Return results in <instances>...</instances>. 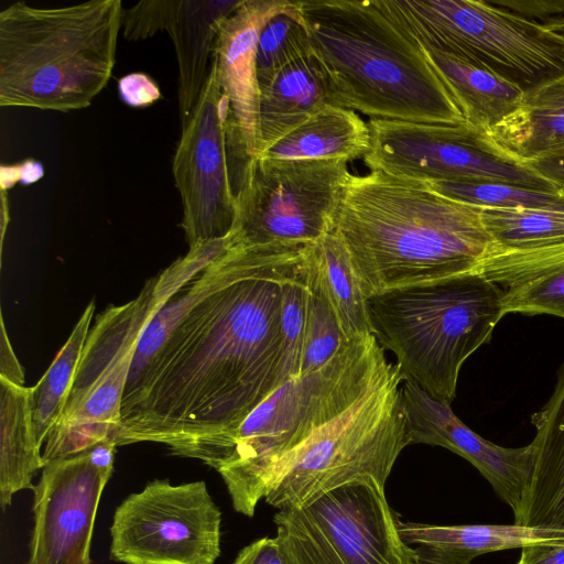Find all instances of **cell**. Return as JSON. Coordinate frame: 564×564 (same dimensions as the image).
I'll use <instances>...</instances> for the list:
<instances>
[{
    "mask_svg": "<svg viewBox=\"0 0 564 564\" xmlns=\"http://www.w3.org/2000/svg\"><path fill=\"white\" fill-rule=\"evenodd\" d=\"M120 0L61 8L18 1L0 12V106L69 111L88 107L111 77Z\"/></svg>",
    "mask_w": 564,
    "mask_h": 564,
    "instance_id": "cell-5",
    "label": "cell"
},
{
    "mask_svg": "<svg viewBox=\"0 0 564 564\" xmlns=\"http://www.w3.org/2000/svg\"><path fill=\"white\" fill-rule=\"evenodd\" d=\"M173 175L189 249L229 236L236 221L237 199L228 161L226 102L214 61L198 102L182 126Z\"/></svg>",
    "mask_w": 564,
    "mask_h": 564,
    "instance_id": "cell-13",
    "label": "cell"
},
{
    "mask_svg": "<svg viewBox=\"0 0 564 564\" xmlns=\"http://www.w3.org/2000/svg\"><path fill=\"white\" fill-rule=\"evenodd\" d=\"M490 2L544 29L564 19V0H494Z\"/></svg>",
    "mask_w": 564,
    "mask_h": 564,
    "instance_id": "cell-35",
    "label": "cell"
},
{
    "mask_svg": "<svg viewBox=\"0 0 564 564\" xmlns=\"http://www.w3.org/2000/svg\"><path fill=\"white\" fill-rule=\"evenodd\" d=\"M119 88L122 99L134 107L149 105L160 98L158 87L142 74H132L121 78Z\"/></svg>",
    "mask_w": 564,
    "mask_h": 564,
    "instance_id": "cell-36",
    "label": "cell"
},
{
    "mask_svg": "<svg viewBox=\"0 0 564 564\" xmlns=\"http://www.w3.org/2000/svg\"><path fill=\"white\" fill-rule=\"evenodd\" d=\"M95 313L91 301L83 312L67 341L40 381L31 388V413L34 434L39 445L59 419L72 387L80 355L89 334Z\"/></svg>",
    "mask_w": 564,
    "mask_h": 564,
    "instance_id": "cell-28",
    "label": "cell"
},
{
    "mask_svg": "<svg viewBox=\"0 0 564 564\" xmlns=\"http://www.w3.org/2000/svg\"><path fill=\"white\" fill-rule=\"evenodd\" d=\"M116 443L112 440H104L87 448L90 462L99 469L113 471Z\"/></svg>",
    "mask_w": 564,
    "mask_h": 564,
    "instance_id": "cell-41",
    "label": "cell"
},
{
    "mask_svg": "<svg viewBox=\"0 0 564 564\" xmlns=\"http://www.w3.org/2000/svg\"><path fill=\"white\" fill-rule=\"evenodd\" d=\"M370 149L368 123L352 109L327 106L276 141L258 158L278 160H345Z\"/></svg>",
    "mask_w": 564,
    "mask_h": 564,
    "instance_id": "cell-25",
    "label": "cell"
},
{
    "mask_svg": "<svg viewBox=\"0 0 564 564\" xmlns=\"http://www.w3.org/2000/svg\"><path fill=\"white\" fill-rule=\"evenodd\" d=\"M274 522L284 564H344L300 509L280 510Z\"/></svg>",
    "mask_w": 564,
    "mask_h": 564,
    "instance_id": "cell-33",
    "label": "cell"
},
{
    "mask_svg": "<svg viewBox=\"0 0 564 564\" xmlns=\"http://www.w3.org/2000/svg\"><path fill=\"white\" fill-rule=\"evenodd\" d=\"M402 541L415 564H471L479 555L564 540V530L520 524L433 525L398 520Z\"/></svg>",
    "mask_w": 564,
    "mask_h": 564,
    "instance_id": "cell-20",
    "label": "cell"
},
{
    "mask_svg": "<svg viewBox=\"0 0 564 564\" xmlns=\"http://www.w3.org/2000/svg\"><path fill=\"white\" fill-rule=\"evenodd\" d=\"M243 0H180L167 29L178 64V111L182 126L206 85L223 22Z\"/></svg>",
    "mask_w": 564,
    "mask_h": 564,
    "instance_id": "cell-23",
    "label": "cell"
},
{
    "mask_svg": "<svg viewBox=\"0 0 564 564\" xmlns=\"http://www.w3.org/2000/svg\"><path fill=\"white\" fill-rule=\"evenodd\" d=\"M111 474L97 468L87 451L46 462L33 488L26 564H91L96 514Z\"/></svg>",
    "mask_w": 564,
    "mask_h": 564,
    "instance_id": "cell-14",
    "label": "cell"
},
{
    "mask_svg": "<svg viewBox=\"0 0 564 564\" xmlns=\"http://www.w3.org/2000/svg\"><path fill=\"white\" fill-rule=\"evenodd\" d=\"M420 45L466 122L481 132L502 121L521 101L524 91L518 86L426 44Z\"/></svg>",
    "mask_w": 564,
    "mask_h": 564,
    "instance_id": "cell-24",
    "label": "cell"
},
{
    "mask_svg": "<svg viewBox=\"0 0 564 564\" xmlns=\"http://www.w3.org/2000/svg\"><path fill=\"white\" fill-rule=\"evenodd\" d=\"M423 184L447 198L476 207L564 210V194L558 191L501 182L433 181Z\"/></svg>",
    "mask_w": 564,
    "mask_h": 564,
    "instance_id": "cell-31",
    "label": "cell"
},
{
    "mask_svg": "<svg viewBox=\"0 0 564 564\" xmlns=\"http://www.w3.org/2000/svg\"><path fill=\"white\" fill-rule=\"evenodd\" d=\"M232 564H284L276 536L261 538L245 546Z\"/></svg>",
    "mask_w": 564,
    "mask_h": 564,
    "instance_id": "cell-37",
    "label": "cell"
},
{
    "mask_svg": "<svg viewBox=\"0 0 564 564\" xmlns=\"http://www.w3.org/2000/svg\"><path fill=\"white\" fill-rule=\"evenodd\" d=\"M482 133L522 164L564 154V75L525 91L512 113Z\"/></svg>",
    "mask_w": 564,
    "mask_h": 564,
    "instance_id": "cell-22",
    "label": "cell"
},
{
    "mask_svg": "<svg viewBox=\"0 0 564 564\" xmlns=\"http://www.w3.org/2000/svg\"><path fill=\"white\" fill-rule=\"evenodd\" d=\"M300 510L344 564H415L384 487L373 479L334 488Z\"/></svg>",
    "mask_w": 564,
    "mask_h": 564,
    "instance_id": "cell-16",
    "label": "cell"
},
{
    "mask_svg": "<svg viewBox=\"0 0 564 564\" xmlns=\"http://www.w3.org/2000/svg\"><path fill=\"white\" fill-rule=\"evenodd\" d=\"M308 247H230L166 301L138 343L148 365L126 386L117 446L162 443L174 455L237 429L293 379L282 296Z\"/></svg>",
    "mask_w": 564,
    "mask_h": 564,
    "instance_id": "cell-1",
    "label": "cell"
},
{
    "mask_svg": "<svg viewBox=\"0 0 564 564\" xmlns=\"http://www.w3.org/2000/svg\"><path fill=\"white\" fill-rule=\"evenodd\" d=\"M531 421L533 471L514 523L564 530V364L551 398Z\"/></svg>",
    "mask_w": 564,
    "mask_h": 564,
    "instance_id": "cell-19",
    "label": "cell"
},
{
    "mask_svg": "<svg viewBox=\"0 0 564 564\" xmlns=\"http://www.w3.org/2000/svg\"><path fill=\"white\" fill-rule=\"evenodd\" d=\"M402 384L390 364L352 405L276 464L265 501L280 510L301 509L351 481L373 479L384 487L398 456L411 444Z\"/></svg>",
    "mask_w": 564,
    "mask_h": 564,
    "instance_id": "cell-8",
    "label": "cell"
},
{
    "mask_svg": "<svg viewBox=\"0 0 564 564\" xmlns=\"http://www.w3.org/2000/svg\"><path fill=\"white\" fill-rule=\"evenodd\" d=\"M314 258L322 288L344 337L351 340L372 335L367 299L354 273L348 253L334 231L314 245Z\"/></svg>",
    "mask_w": 564,
    "mask_h": 564,
    "instance_id": "cell-27",
    "label": "cell"
},
{
    "mask_svg": "<svg viewBox=\"0 0 564 564\" xmlns=\"http://www.w3.org/2000/svg\"><path fill=\"white\" fill-rule=\"evenodd\" d=\"M517 564H564V540L523 546Z\"/></svg>",
    "mask_w": 564,
    "mask_h": 564,
    "instance_id": "cell-38",
    "label": "cell"
},
{
    "mask_svg": "<svg viewBox=\"0 0 564 564\" xmlns=\"http://www.w3.org/2000/svg\"><path fill=\"white\" fill-rule=\"evenodd\" d=\"M423 44L524 93L564 75V39L479 0H382Z\"/></svg>",
    "mask_w": 564,
    "mask_h": 564,
    "instance_id": "cell-9",
    "label": "cell"
},
{
    "mask_svg": "<svg viewBox=\"0 0 564 564\" xmlns=\"http://www.w3.org/2000/svg\"><path fill=\"white\" fill-rule=\"evenodd\" d=\"M379 375L373 344L368 338L350 340L321 369L288 380L237 429L174 455L216 469L235 511L252 517L276 464L315 429L352 405Z\"/></svg>",
    "mask_w": 564,
    "mask_h": 564,
    "instance_id": "cell-4",
    "label": "cell"
},
{
    "mask_svg": "<svg viewBox=\"0 0 564 564\" xmlns=\"http://www.w3.org/2000/svg\"><path fill=\"white\" fill-rule=\"evenodd\" d=\"M371 334L403 380L452 403L460 368L506 315L502 291L479 270L367 299Z\"/></svg>",
    "mask_w": 564,
    "mask_h": 564,
    "instance_id": "cell-6",
    "label": "cell"
},
{
    "mask_svg": "<svg viewBox=\"0 0 564 564\" xmlns=\"http://www.w3.org/2000/svg\"><path fill=\"white\" fill-rule=\"evenodd\" d=\"M180 0H147L123 10L122 26L127 40L137 41L167 31Z\"/></svg>",
    "mask_w": 564,
    "mask_h": 564,
    "instance_id": "cell-34",
    "label": "cell"
},
{
    "mask_svg": "<svg viewBox=\"0 0 564 564\" xmlns=\"http://www.w3.org/2000/svg\"><path fill=\"white\" fill-rule=\"evenodd\" d=\"M402 394L411 444L442 446L468 460L514 514L533 471L531 444L511 448L484 438L465 425L449 404L411 380H403Z\"/></svg>",
    "mask_w": 564,
    "mask_h": 564,
    "instance_id": "cell-17",
    "label": "cell"
},
{
    "mask_svg": "<svg viewBox=\"0 0 564 564\" xmlns=\"http://www.w3.org/2000/svg\"><path fill=\"white\" fill-rule=\"evenodd\" d=\"M220 252L217 242L189 249L148 280L135 299L109 305L97 315L63 412L46 437L45 462L111 440L120 426L123 392L144 328L166 301Z\"/></svg>",
    "mask_w": 564,
    "mask_h": 564,
    "instance_id": "cell-7",
    "label": "cell"
},
{
    "mask_svg": "<svg viewBox=\"0 0 564 564\" xmlns=\"http://www.w3.org/2000/svg\"><path fill=\"white\" fill-rule=\"evenodd\" d=\"M528 165L564 194V154L534 161Z\"/></svg>",
    "mask_w": 564,
    "mask_h": 564,
    "instance_id": "cell-40",
    "label": "cell"
},
{
    "mask_svg": "<svg viewBox=\"0 0 564 564\" xmlns=\"http://www.w3.org/2000/svg\"><path fill=\"white\" fill-rule=\"evenodd\" d=\"M333 231L366 299L478 271L494 243L479 207L380 171L349 176Z\"/></svg>",
    "mask_w": 564,
    "mask_h": 564,
    "instance_id": "cell-2",
    "label": "cell"
},
{
    "mask_svg": "<svg viewBox=\"0 0 564 564\" xmlns=\"http://www.w3.org/2000/svg\"><path fill=\"white\" fill-rule=\"evenodd\" d=\"M479 271L502 291L505 314L564 318V243L528 250L492 243Z\"/></svg>",
    "mask_w": 564,
    "mask_h": 564,
    "instance_id": "cell-18",
    "label": "cell"
},
{
    "mask_svg": "<svg viewBox=\"0 0 564 564\" xmlns=\"http://www.w3.org/2000/svg\"><path fill=\"white\" fill-rule=\"evenodd\" d=\"M494 246L528 250L564 243V210L479 207Z\"/></svg>",
    "mask_w": 564,
    "mask_h": 564,
    "instance_id": "cell-29",
    "label": "cell"
},
{
    "mask_svg": "<svg viewBox=\"0 0 564 564\" xmlns=\"http://www.w3.org/2000/svg\"><path fill=\"white\" fill-rule=\"evenodd\" d=\"M288 0H243L223 22L213 61L226 102L227 151L232 191L240 194L250 162L259 155L257 47L264 24Z\"/></svg>",
    "mask_w": 564,
    "mask_h": 564,
    "instance_id": "cell-15",
    "label": "cell"
},
{
    "mask_svg": "<svg viewBox=\"0 0 564 564\" xmlns=\"http://www.w3.org/2000/svg\"><path fill=\"white\" fill-rule=\"evenodd\" d=\"M314 245L308 270L301 376L321 369L349 341L344 337L336 314L322 288L314 258Z\"/></svg>",
    "mask_w": 564,
    "mask_h": 564,
    "instance_id": "cell-32",
    "label": "cell"
},
{
    "mask_svg": "<svg viewBox=\"0 0 564 564\" xmlns=\"http://www.w3.org/2000/svg\"><path fill=\"white\" fill-rule=\"evenodd\" d=\"M546 30L551 31L552 33L557 34L558 36L564 39V19L552 24Z\"/></svg>",
    "mask_w": 564,
    "mask_h": 564,
    "instance_id": "cell-42",
    "label": "cell"
},
{
    "mask_svg": "<svg viewBox=\"0 0 564 564\" xmlns=\"http://www.w3.org/2000/svg\"><path fill=\"white\" fill-rule=\"evenodd\" d=\"M370 171L415 182H501L557 191L528 164L497 150L478 129L462 123L370 119Z\"/></svg>",
    "mask_w": 564,
    "mask_h": 564,
    "instance_id": "cell-11",
    "label": "cell"
},
{
    "mask_svg": "<svg viewBox=\"0 0 564 564\" xmlns=\"http://www.w3.org/2000/svg\"><path fill=\"white\" fill-rule=\"evenodd\" d=\"M0 325V378L24 386V371L9 340L2 314Z\"/></svg>",
    "mask_w": 564,
    "mask_h": 564,
    "instance_id": "cell-39",
    "label": "cell"
},
{
    "mask_svg": "<svg viewBox=\"0 0 564 564\" xmlns=\"http://www.w3.org/2000/svg\"><path fill=\"white\" fill-rule=\"evenodd\" d=\"M297 3L343 107L370 119L466 122L417 40L382 0Z\"/></svg>",
    "mask_w": 564,
    "mask_h": 564,
    "instance_id": "cell-3",
    "label": "cell"
},
{
    "mask_svg": "<svg viewBox=\"0 0 564 564\" xmlns=\"http://www.w3.org/2000/svg\"><path fill=\"white\" fill-rule=\"evenodd\" d=\"M310 53L311 41L299 3L291 1L264 24L260 33L256 58L259 88Z\"/></svg>",
    "mask_w": 564,
    "mask_h": 564,
    "instance_id": "cell-30",
    "label": "cell"
},
{
    "mask_svg": "<svg viewBox=\"0 0 564 564\" xmlns=\"http://www.w3.org/2000/svg\"><path fill=\"white\" fill-rule=\"evenodd\" d=\"M350 175L345 160L253 159L230 247L318 242L334 229Z\"/></svg>",
    "mask_w": 564,
    "mask_h": 564,
    "instance_id": "cell-10",
    "label": "cell"
},
{
    "mask_svg": "<svg viewBox=\"0 0 564 564\" xmlns=\"http://www.w3.org/2000/svg\"><path fill=\"white\" fill-rule=\"evenodd\" d=\"M221 512L205 481L154 479L117 507L110 557L123 564H215Z\"/></svg>",
    "mask_w": 564,
    "mask_h": 564,
    "instance_id": "cell-12",
    "label": "cell"
},
{
    "mask_svg": "<svg viewBox=\"0 0 564 564\" xmlns=\"http://www.w3.org/2000/svg\"><path fill=\"white\" fill-rule=\"evenodd\" d=\"M327 106L343 107L327 72L312 51L259 88V155Z\"/></svg>",
    "mask_w": 564,
    "mask_h": 564,
    "instance_id": "cell-21",
    "label": "cell"
},
{
    "mask_svg": "<svg viewBox=\"0 0 564 564\" xmlns=\"http://www.w3.org/2000/svg\"><path fill=\"white\" fill-rule=\"evenodd\" d=\"M46 462L32 424L31 388L0 378V506L11 505L20 490L32 489Z\"/></svg>",
    "mask_w": 564,
    "mask_h": 564,
    "instance_id": "cell-26",
    "label": "cell"
}]
</instances>
